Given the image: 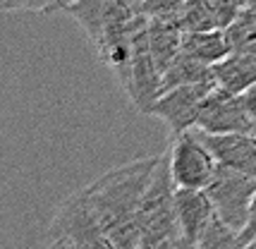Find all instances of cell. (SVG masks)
<instances>
[{"instance_id":"6da1fadb","label":"cell","mask_w":256,"mask_h":249,"mask_svg":"<svg viewBox=\"0 0 256 249\" xmlns=\"http://www.w3.org/2000/svg\"><path fill=\"white\" fill-rule=\"evenodd\" d=\"M158 163L160 154L130 160L103 172L98 180L84 187L91 208L96 211L112 247H139V208Z\"/></svg>"},{"instance_id":"7a4b0ae2","label":"cell","mask_w":256,"mask_h":249,"mask_svg":"<svg viewBox=\"0 0 256 249\" xmlns=\"http://www.w3.org/2000/svg\"><path fill=\"white\" fill-rule=\"evenodd\" d=\"M175 190L168 154H160L139 208V247H182Z\"/></svg>"},{"instance_id":"3957f363","label":"cell","mask_w":256,"mask_h":249,"mask_svg":"<svg viewBox=\"0 0 256 249\" xmlns=\"http://www.w3.org/2000/svg\"><path fill=\"white\" fill-rule=\"evenodd\" d=\"M48 247H112L84 190L56 208L48 226Z\"/></svg>"},{"instance_id":"277c9868","label":"cell","mask_w":256,"mask_h":249,"mask_svg":"<svg viewBox=\"0 0 256 249\" xmlns=\"http://www.w3.org/2000/svg\"><path fill=\"white\" fill-rule=\"evenodd\" d=\"M206 194L211 199L216 216L225 220L234 230H244L249 218H252V208L256 202V178L240 172L234 168L220 166L213 175V180L206 187Z\"/></svg>"},{"instance_id":"5b68a950","label":"cell","mask_w":256,"mask_h":249,"mask_svg":"<svg viewBox=\"0 0 256 249\" xmlns=\"http://www.w3.org/2000/svg\"><path fill=\"white\" fill-rule=\"evenodd\" d=\"M168 163L175 187H190V190H206L218 170L216 156L194 127L172 136Z\"/></svg>"},{"instance_id":"8992f818","label":"cell","mask_w":256,"mask_h":249,"mask_svg":"<svg viewBox=\"0 0 256 249\" xmlns=\"http://www.w3.org/2000/svg\"><path fill=\"white\" fill-rule=\"evenodd\" d=\"M124 91L130 94L132 103L148 115L151 106L156 98L163 94V72L154 60V53L148 48V38H146V14L134 32L132 41V60H130V80L124 84Z\"/></svg>"},{"instance_id":"52a82bcc","label":"cell","mask_w":256,"mask_h":249,"mask_svg":"<svg viewBox=\"0 0 256 249\" xmlns=\"http://www.w3.org/2000/svg\"><path fill=\"white\" fill-rule=\"evenodd\" d=\"M216 80L206 82H192V84H180L172 89L163 91L151 106L148 115H154L158 120H163L170 130V134L175 136L184 130H192L196 122V115L204 98L208 96V91L216 86Z\"/></svg>"},{"instance_id":"ba28073f","label":"cell","mask_w":256,"mask_h":249,"mask_svg":"<svg viewBox=\"0 0 256 249\" xmlns=\"http://www.w3.org/2000/svg\"><path fill=\"white\" fill-rule=\"evenodd\" d=\"M194 130L201 132H211V134H228V132H256L254 122L246 113L244 101L240 94L223 89V86H213L208 96L204 98L196 115Z\"/></svg>"},{"instance_id":"9c48e42d","label":"cell","mask_w":256,"mask_h":249,"mask_svg":"<svg viewBox=\"0 0 256 249\" xmlns=\"http://www.w3.org/2000/svg\"><path fill=\"white\" fill-rule=\"evenodd\" d=\"M175 206H178L182 247H199L201 235L206 232L208 223L216 216V208H213L206 190L178 187L175 190Z\"/></svg>"},{"instance_id":"30bf717a","label":"cell","mask_w":256,"mask_h":249,"mask_svg":"<svg viewBox=\"0 0 256 249\" xmlns=\"http://www.w3.org/2000/svg\"><path fill=\"white\" fill-rule=\"evenodd\" d=\"M196 132L220 166L256 178V132H228V134H211L201 130Z\"/></svg>"},{"instance_id":"8fae6325","label":"cell","mask_w":256,"mask_h":249,"mask_svg":"<svg viewBox=\"0 0 256 249\" xmlns=\"http://www.w3.org/2000/svg\"><path fill=\"white\" fill-rule=\"evenodd\" d=\"M240 0H184L180 20L184 32H216L228 29L240 14Z\"/></svg>"},{"instance_id":"7c38bea8","label":"cell","mask_w":256,"mask_h":249,"mask_svg":"<svg viewBox=\"0 0 256 249\" xmlns=\"http://www.w3.org/2000/svg\"><path fill=\"white\" fill-rule=\"evenodd\" d=\"M182 36H184V26L180 14H166V17H146V38H148V48L154 53V60L166 72L170 62L180 56L182 50Z\"/></svg>"},{"instance_id":"4fadbf2b","label":"cell","mask_w":256,"mask_h":249,"mask_svg":"<svg viewBox=\"0 0 256 249\" xmlns=\"http://www.w3.org/2000/svg\"><path fill=\"white\" fill-rule=\"evenodd\" d=\"M213 77L218 86L242 94L256 84V53H230L213 65Z\"/></svg>"},{"instance_id":"5bb4252c","label":"cell","mask_w":256,"mask_h":249,"mask_svg":"<svg viewBox=\"0 0 256 249\" xmlns=\"http://www.w3.org/2000/svg\"><path fill=\"white\" fill-rule=\"evenodd\" d=\"M182 53H187L190 58L213 68L216 62H220L223 58L230 56L232 48H230V41H228L223 29H216V32H184Z\"/></svg>"},{"instance_id":"9a60e30c","label":"cell","mask_w":256,"mask_h":249,"mask_svg":"<svg viewBox=\"0 0 256 249\" xmlns=\"http://www.w3.org/2000/svg\"><path fill=\"white\" fill-rule=\"evenodd\" d=\"M206 80H216L211 65H204V62H199V60H194V58H190L187 53L180 50V56L163 72V91L180 86V84H192V82H206Z\"/></svg>"},{"instance_id":"2e32d148","label":"cell","mask_w":256,"mask_h":249,"mask_svg":"<svg viewBox=\"0 0 256 249\" xmlns=\"http://www.w3.org/2000/svg\"><path fill=\"white\" fill-rule=\"evenodd\" d=\"M232 53H256V10L242 8L232 24L225 29Z\"/></svg>"},{"instance_id":"e0dca14e","label":"cell","mask_w":256,"mask_h":249,"mask_svg":"<svg viewBox=\"0 0 256 249\" xmlns=\"http://www.w3.org/2000/svg\"><path fill=\"white\" fill-rule=\"evenodd\" d=\"M201 249H232L242 247V232L230 228L225 220H220L218 216H213V220L208 223L206 232L199 240Z\"/></svg>"},{"instance_id":"ac0fdd59","label":"cell","mask_w":256,"mask_h":249,"mask_svg":"<svg viewBox=\"0 0 256 249\" xmlns=\"http://www.w3.org/2000/svg\"><path fill=\"white\" fill-rule=\"evenodd\" d=\"M184 5V0H144L136 12H142L146 17H166V14H180Z\"/></svg>"},{"instance_id":"d6986e66","label":"cell","mask_w":256,"mask_h":249,"mask_svg":"<svg viewBox=\"0 0 256 249\" xmlns=\"http://www.w3.org/2000/svg\"><path fill=\"white\" fill-rule=\"evenodd\" d=\"M242 247H256V202H254V208H252V218L246 228L242 230Z\"/></svg>"},{"instance_id":"ffe728a7","label":"cell","mask_w":256,"mask_h":249,"mask_svg":"<svg viewBox=\"0 0 256 249\" xmlns=\"http://www.w3.org/2000/svg\"><path fill=\"white\" fill-rule=\"evenodd\" d=\"M240 96H242V101H244L246 113H249L252 122H254V130H256V84H254V86H249L246 91H242Z\"/></svg>"},{"instance_id":"44dd1931","label":"cell","mask_w":256,"mask_h":249,"mask_svg":"<svg viewBox=\"0 0 256 249\" xmlns=\"http://www.w3.org/2000/svg\"><path fill=\"white\" fill-rule=\"evenodd\" d=\"M242 2V8H252V10H256V0H240Z\"/></svg>"}]
</instances>
